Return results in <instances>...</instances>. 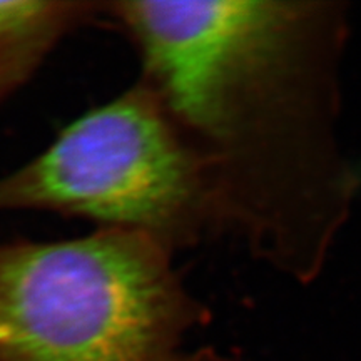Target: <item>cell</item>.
Wrapping results in <instances>:
<instances>
[{
    "mask_svg": "<svg viewBox=\"0 0 361 361\" xmlns=\"http://www.w3.org/2000/svg\"><path fill=\"white\" fill-rule=\"evenodd\" d=\"M102 4L139 79L209 161L224 231L288 278L314 281L358 189L338 141L346 4Z\"/></svg>",
    "mask_w": 361,
    "mask_h": 361,
    "instance_id": "1",
    "label": "cell"
},
{
    "mask_svg": "<svg viewBox=\"0 0 361 361\" xmlns=\"http://www.w3.org/2000/svg\"><path fill=\"white\" fill-rule=\"evenodd\" d=\"M174 255L124 229L0 243V361H213Z\"/></svg>",
    "mask_w": 361,
    "mask_h": 361,
    "instance_id": "2",
    "label": "cell"
},
{
    "mask_svg": "<svg viewBox=\"0 0 361 361\" xmlns=\"http://www.w3.org/2000/svg\"><path fill=\"white\" fill-rule=\"evenodd\" d=\"M8 211L142 233L174 252L224 231L209 161L141 79L0 176V213Z\"/></svg>",
    "mask_w": 361,
    "mask_h": 361,
    "instance_id": "3",
    "label": "cell"
},
{
    "mask_svg": "<svg viewBox=\"0 0 361 361\" xmlns=\"http://www.w3.org/2000/svg\"><path fill=\"white\" fill-rule=\"evenodd\" d=\"M102 24V2L0 0V104L37 74L75 30Z\"/></svg>",
    "mask_w": 361,
    "mask_h": 361,
    "instance_id": "4",
    "label": "cell"
}]
</instances>
